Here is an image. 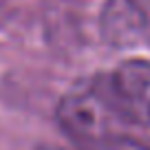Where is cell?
Masks as SVG:
<instances>
[{"label":"cell","instance_id":"cell-1","mask_svg":"<svg viewBox=\"0 0 150 150\" xmlns=\"http://www.w3.org/2000/svg\"><path fill=\"white\" fill-rule=\"evenodd\" d=\"M57 124L77 148L126 135L128 119L119 110L108 82L82 84L64 95L57 106Z\"/></svg>","mask_w":150,"mask_h":150},{"label":"cell","instance_id":"cell-2","mask_svg":"<svg viewBox=\"0 0 150 150\" xmlns=\"http://www.w3.org/2000/svg\"><path fill=\"white\" fill-rule=\"evenodd\" d=\"M119 110L130 124L150 126V62L128 60L108 80Z\"/></svg>","mask_w":150,"mask_h":150},{"label":"cell","instance_id":"cell-3","mask_svg":"<svg viewBox=\"0 0 150 150\" xmlns=\"http://www.w3.org/2000/svg\"><path fill=\"white\" fill-rule=\"evenodd\" d=\"M102 35L117 49L144 42L150 29V13L144 0H106L99 18Z\"/></svg>","mask_w":150,"mask_h":150},{"label":"cell","instance_id":"cell-4","mask_svg":"<svg viewBox=\"0 0 150 150\" xmlns=\"http://www.w3.org/2000/svg\"><path fill=\"white\" fill-rule=\"evenodd\" d=\"M77 150H150V146L135 139V137L117 135V137H108V139L95 141V144H88V146H82Z\"/></svg>","mask_w":150,"mask_h":150},{"label":"cell","instance_id":"cell-5","mask_svg":"<svg viewBox=\"0 0 150 150\" xmlns=\"http://www.w3.org/2000/svg\"><path fill=\"white\" fill-rule=\"evenodd\" d=\"M35 150H69V148H62V146H53V144H40Z\"/></svg>","mask_w":150,"mask_h":150}]
</instances>
